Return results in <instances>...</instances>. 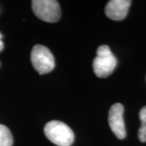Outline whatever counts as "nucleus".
<instances>
[{
	"mask_svg": "<svg viewBox=\"0 0 146 146\" xmlns=\"http://www.w3.org/2000/svg\"><path fill=\"white\" fill-rule=\"evenodd\" d=\"M31 62L34 69L41 75L51 72L55 66L53 54L42 45L33 46L31 52Z\"/></svg>",
	"mask_w": 146,
	"mask_h": 146,
	"instance_id": "obj_3",
	"label": "nucleus"
},
{
	"mask_svg": "<svg viewBox=\"0 0 146 146\" xmlns=\"http://www.w3.org/2000/svg\"><path fill=\"white\" fill-rule=\"evenodd\" d=\"M117 66V58L107 45H102L97 50V56L93 62L95 75L100 78L109 76Z\"/></svg>",
	"mask_w": 146,
	"mask_h": 146,
	"instance_id": "obj_2",
	"label": "nucleus"
},
{
	"mask_svg": "<svg viewBox=\"0 0 146 146\" xmlns=\"http://www.w3.org/2000/svg\"><path fill=\"white\" fill-rule=\"evenodd\" d=\"M2 38H3V34L0 33V39H2Z\"/></svg>",
	"mask_w": 146,
	"mask_h": 146,
	"instance_id": "obj_10",
	"label": "nucleus"
},
{
	"mask_svg": "<svg viewBox=\"0 0 146 146\" xmlns=\"http://www.w3.org/2000/svg\"><path fill=\"white\" fill-rule=\"evenodd\" d=\"M3 47H4L3 42V41H2V39H0V52L3 50Z\"/></svg>",
	"mask_w": 146,
	"mask_h": 146,
	"instance_id": "obj_9",
	"label": "nucleus"
},
{
	"mask_svg": "<svg viewBox=\"0 0 146 146\" xmlns=\"http://www.w3.org/2000/svg\"><path fill=\"white\" fill-rule=\"evenodd\" d=\"M13 136L5 125L0 124V146H12Z\"/></svg>",
	"mask_w": 146,
	"mask_h": 146,
	"instance_id": "obj_7",
	"label": "nucleus"
},
{
	"mask_svg": "<svg viewBox=\"0 0 146 146\" xmlns=\"http://www.w3.org/2000/svg\"><path fill=\"white\" fill-rule=\"evenodd\" d=\"M139 117L141 125L138 130V138L141 142H146V106L140 110Z\"/></svg>",
	"mask_w": 146,
	"mask_h": 146,
	"instance_id": "obj_8",
	"label": "nucleus"
},
{
	"mask_svg": "<svg viewBox=\"0 0 146 146\" xmlns=\"http://www.w3.org/2000/svg\"><path fill=\"white\" fill-rule=\"evenodd\" d=\"M44 132L49 141L58 146H71L75 139L73 131L58 120L48 122L44 127Z\"/></svg>",
	"mask_w": 146,
	"mask_h": 146,
	"instance_id": "obj_1",
	"label": "nucleus"
},
{
	"mask_svg": "<svg viewBox=\"0 0 146 146\" xmlns=\"http://www.w3.org/2000/svg\"><path fill=\"white\" fill-rule=\"evenodd\" d=\"M124 107L121 103H115L109 110L108 122L110 127L117 138L124 139L127 135L125 123L123 120Z\"/></svg>",
	"mask_w": 146,
	"mask_h": 146,
	"instance_id": "obj_5",
	"label": "nucleus"
},
{
	"mask_svg": "<svg viewBox=\"0 0 146 146\" xmlns=\"http://www.w3.org/2000/svg\"><path fill=\"white\" fill-rule=\"evenodd\" d=\"M131 3L130 0H111L106 6L105 13L113 21H122L127 15Z\"/></svg>",
	"mask_w": 146,
	"mask_h": 146,
	"instance_id": "obj_6",
	"label": "nucleus"
},
{
	"mask_svg": "<svg viewBox=\"0 0 146 146\" xmlns=\"http://www.w3.org/2000/svg\"><path fill=\"white\" fill-rule=\"evenodd\" d=\"M32 8L36 16L46 22H56L61 16L60 6L54 0H33Z\"/></svg>",
	"mask_w": 146,
	"mask_h": 146,
	"instance_id": "obj_4",
	"label": "nucleus"
}]
</instances>
